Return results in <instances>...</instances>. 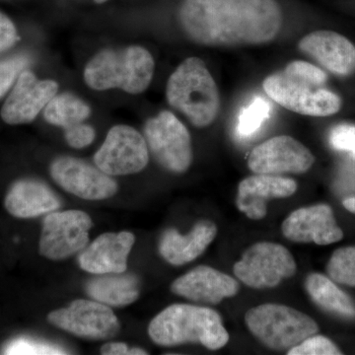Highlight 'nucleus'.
<instances>
[{"mask_svg": "<svg viewBox=\"0 0 355 355\" xmlns=\"http://www.w3.org/2000/svg\"><path fill=\"white\" fill-rule=\"evenodd\" d=\"M179 19L187 36L207 46L270 43L282 29L275 0H184Z\"/></svg>", "mask_w": 355, "mask_h": 355, "instance_id": "1", "label": "nucleus"}, {"mask_svg": "<svg viewBox=\"0 0 355 355\" xmlns=\"http://www.w3.org/2000/svg\"><path fill=\"white\" fill-rule=\"evenodd\" d=\"M327 79L326 72L316 65L295 60L266 77L263 88L268 97L289 111L328 116L340 111L342 101L335 93L324 89Z\"/></svg>", "mask_w": 355, "mask_h": 355, "instance_id": "2", "label": "nucleus"}, {"mask_svg": "<svg viewBox=\"0 0 355 355\" xmlns=\"http://www.w3.org/2000/svg\"><path fill=\"white\" fill-rule=\"evenodd\" d=\"M148 335L161 347L196 343L218 350L229 342L228 331L216 310L191 304H173L159 313L149 324Z\"/></svg>", "mask_w": 355, "mask_h": 355, "instance_id": "3", "label": "nucleus"}, {"mask_svg": "<svg viewBox=\"0 0 355 355\" xmlns=\"http://www.w3.org/2000/svg\"><path fill=\"white\" fill-rule=\"evenodd\" d=\"M166 97L173 108L197 128H207L216 120L220 95L207 65L198 58H188L168 79Z\"/></svg>", "mask_w": 355, "mask_h": 355, "instance_id": "4", "label": "nucleus"}, {"mask_svg": "<svg viewBox=\"0 0 355 355\" xmlns=\"http://www.w3.org/2000/svg\"><path fill=\"white\" fill-rule=\"evenodd\" d=\"M155 62L144 46H130L120 51L105 50L89 60L84 81L93 90L118 88L130 94L144 92L153 81Z\"/></svg>", "mask_w": 355, "mask_h": 355, "instance_id": "5", "label": "nucleus"}, {"mask_svg": "<svg viewBox=\"0 0 355 355\" xmlns=\"http://www.w3.org/2000/svg\"><path fill=\"white\" fill-rule=\"evenodd\" d=\"M245 323L259 342L277 352H288L319 331V326L308 315L288 306L275 303H266L248 310Z\"/></svg>", "mask_w": 355, "mask_h": 355, "instance_id": "6", "label": "nucleus"}, {"mask_svg": "<svg viewBox=\"0 0 355 355\" xmlns=\"http://www.w3.org/2000/svg\"><path fill=\"white\" fill-rule=\"evenodd\" d=\"M297 270L293 256L286 247L272 242H259L243 254L233 268L240 282L254 289L273 288Z\"/></svg>", "mask_w": 355, "mask_h": 355, "instance_id": "7", "label": "nucleus"}, {"mask_svg": "<svg viewBox=\"0 0 355 355\" xmlns=\"http://www.w3.org/2000/svg\"><path fill=\"white\" fill-rule=\"evenodd\" d=\"M148 150L168 171L186 172L193 162L191 135L183 123L169 111L149 119L144 125Z\"/></svg>", "mask_w": 355, "mask_h": 355, "instance_id": "8", "label": "nucleus"}, {"mask_svg": "<svg viewBox=\"0 0 355 355\" xmlns=\"http://www.w3.org/2000/svg\"><path fill=\"white\" fill-rule=\"evenodd\" d=\"M92 225L91 217L81 210H55L46 214L40 237V254L49 260L62 261L80 253L88 245Z\"/></svg>", "mask_w": 355, "mask_h": 355, "instance_id": "9", "label": "nucleus"}, {"mask_svg": "<svg viewBox=\"0 0 355 355\" xmlns=\"http://www.w3.org/2000/svg\"><path fill=\"white\" fill-rule=\"evenodd\" d=\"M146 140L130 125H114L94 156L95 165L110 176L137 174L148 164Z\"/></svg>", "mask_w": 355, "mask_h": 355, "instance_id": "10", "label": "nucleus"}, {"mask_svg": "<svg viewBox=\"0 0 355 355\" xmlns=\"http://www.w3.org/2000/svg\"><path fill=\"white\" fill-rule=\"evenodd\" d=\"M48 321L71 335L91 340H109L121 328L118 318L109 306L85 299H78L69 307L53 311Z\"/></svg>", "mask_w": 355, "mask_h": 355, "instance_id": "11", "label": "nucleus"}, {"mask_svg": "<svg viewBox=\"0 0 355 355\" xmlns=\"http://www.w3.org/2000/svg\"><path fill=\"white\" fill-rule=\"evenodd\" d=\"M315 162L312 153L289 135H279L254 147L248 157V167L254 174H303Z\"/></svg>", "mask_w": 355, "mask_h": 355, "instance_id": "12", "label": "nucleus"}, {"mask_svg": "<svg viewBox=\"0 0 355 355\" xmlns=\"http://www.w3.org/2000/svg\"><path fill=\"white\" fill-rule=\"evenodd\" d=\"M50 171L58 186L83 200H107L119 190L112 176L81 159L62 156L53 161Z\"/></svg>", "mask_w": 355, "mask_h": 355, "instance_id": "13", "label": "nucleus"}, {"mask_svg": "<svg viewBox=\"0 0 355 355\" xmlns=\"http://www.w3.org/2000/svg\"><path fill=\"white\" fill-rule=\"evenodd\" d=\"M58 92L55 80H39L33 72L24 70L2 106V120L8 125L31 123Z\"/></svg>", "mask_w": 355, "mask_h": 355, "instance_id": "14", "label": "nucleus"}, {"mask_svg": "<svg viewBox=\"0 0 355 355\" xmlns=\"http://www.w3.org/2000/svg\"><path fill=\"white\" fill-rule=\"evenodd\" d=\"M286 239L295 243H315L320 246L334 244L343 238L330 205H311L291 212L282 225Z\"/></svg>", "mask_w": 355, "mask_h": 355, "instance_id": "15", "label": "nucleus"}, {"mask_svg": "<svg viewBox=\"0 0 355 355\" xmlns=\"http://www.w3.org/2000/svg\"><path fill=\"white\" fill-rule=\"evenodd\" d=\"M240 291V284L226 273L209 266H198L171 286L176 295L200 304L217 305L224 299L232 298Z\"/></svg>", "mask_w": 355, "mask_h": 355, "instance_id": "16", "label": "nucleus"}, {"mask_svg": "<svg viewBox=\"0 0 355 355\" xmlns=\"http://www.w3.org/2000/svg\"><path fill=\"white\" fill-rule=\"evenodd\" d=\"M297 189V183L291 178L256 174L240 182L236 207L248 218L261 220L268 214L270 200L291 197Z\"/></svg>", "mask_w": 355, "mask_h": 355, "instance_id": "17", "label": "nucleus"}, {"mask_svg": "<svg viewBox=\"0 0 355 355\" xmlns=\"http://www.w3.org/2000/svg\"><path fill=\"white\" fill-rule=\"evenodd\" d=\"M135 242V235L128 231L105 233L80 252L79 266L85 272L94 275L125 272Z\"/></svg>", "mask_w": 355, "mask_h": 355, "instance_id": "18", "label": "nucleus"}, {"mask_svg": "<svg viewBox=\"0 0 355 355\" xmlns=\"http://www.w3.org/2000/svg\"><path fill=\"white\" fill-rule=\"evenodd\" d=\"M298 46L331 73L347 76L355 72V46L338 33H310L299 41Z\"/></svg>", "mask_w": 355, "mask_h": 355, "instance_id": "19", "label": "nucleus"}, {"mask_svg": "<svg viewBox=\"0 0 355 355\" xmlns=\"http://www.w3.org/2000/svg\"><path fill=\"white\" fill-rule=\"evenodd\" d=\"M217 231L216 223L210 220L198 221L187 235L168 229L159 243V253L173 266L186 265L205 253L216 239Z\"/></svg>", "mask_w": 355, "mask_h": 355, "instance_id": "20", "label": "nucleus"}, {"mask_svg": "<svg viewBox=\"0 0 355 355\" xmlns=\"http://www.w3.org/2000/svg\"><path fill=\"white\" fill-rule=\"evenodd\" d=\"M4 207L8 214L17 218H35L60 209V200L46 184L24 179L9 189Z\"/></svg>", "mask_w": 355, "mask_h": 355, "instance_id": "21", "label": "nucleus"}, {"mask_svg": "<svg viewBox=\"0 0 355 355\" xmlns=\"http://www.w3.org/2000/svg\"><path fill=\"white\" fill-rule=\"evenodd\" d=\"M91 279L86 292L93 300L111 307H123L139 297V280L135 275L108 273Z\"/></svg>", "mask_w": 355, "mask_h": 355, "instance_id": "22", "label": "nucleus"}, {"mask_svg": "<svg viewBox=\"0 0 355 355\" xmlns=\"http://www.w3.org/2000/svg\"><path fill=\"white\" fill-rule=\"evenodd\" d=\"M305 288L313 302L322 310L345 319H354V301L336 286L334 280L321 273H311L305 280Z\"/></svg>", "mask_w": 355, "mask_h": 355, "instance_id": "23", "label": "nucleus"}, {"mask_svg": "<svg viewBox=\"0 0 355 355\" xmlns=\"http://www.w3.org/2000/svg\"><path fill=\"white\" fill-rule=\"evenodd\" d=\"M87 103L71 93L57 94L44 110V120L51 125L64 128L83 123L91 114Z\"/></svg>", "mask_w": 355, "mask_h": 355, "instance_id": "24", "label": "nucleus"}, {"mask_svg": "<svg viewBox=\"0 0 355 355\" xmlns=\"http://www.w3.org/2000/svg\"><path fill=\"white\" fill-rule=\"evenodd\" d=\"M327 272L334 282L355 287V246L334 252L327 265Z\"/></svg>", "mask_w": 355, "mask_h": 355, "instance_id": "25", "label": "nucleus"}, {"mask_svg": "<svg viewBox=\"0 0 355 355\" xmlns=\"http://www.w3.org/2000/svg\"><path fill=\"white\" fill-rule=\"evenodd\" d=\"M270 105L266 99L256 97L242 110L238 118L237 132L241 137H250L258 132L270 118Z\"/></svg>", "mask_w": 355, "mask_h": 355, "instance_id": "26", "label": "nucleus"}, {"mask_svg": "<svg viewBox=\"0 0 355 355\" xmlns=\"http://www.w3.org/2000/svg\"><path fill=\"white\" fill-rule=\"evenodd\" d=\"M2 352L4 354H67L58 345L23 338L7 343Z\"/></svg>", "mask_w": 355, "mask_h": 355, "instance_id": "27", "label": "nucleus"}, {"mask_svg": "<svg viewBox=\"0 0 355 355\" xmlns=\"http://www.w3.org/2000/svg\"><path fill=\"white\" fill-rule=\"evenodd\" d=\"M288 355H340L343 352L324 336H311L287 352Z\"/></svg>", "mask_w": 355, "mask_h": 355, "instance_id": "28", "label": "nucleus"}, {"mask_svg": "<svg viewBox=\"0 0 355 355\" xmlns=\"http://www.w3.org/2000/svg\"><path fill=\"white\" fill-rule=\"evenodd\" d=\"M29 62L26 57L9 58L0 62V98L3 97L9 89L12 87Z\"/></svg>", "mask_w": 355, "mask_h": 355, "instance_id": "29", "label": "nucleus"}, {"mask_svg": "<svg viewBox=\"0 0 355 355\" xmlns=\"http://www.w3.org/2000/svg\"><path fill=\"white\" fill-rule=\"evenodd\" d=\"M64 137L69 146L81 149L92 144L96 137L94 128L86 123H79L64 128Z\"/></svg>", "mask_w": 355, "mask_h": 355, "instance_id": "30", "label": "nucleus"}, {"mask_svg": "<svg viewBox=\"0 0 355 355\" xmlns=\"http://www.w3.org/2000/svg\"><path fill=\"white\" fill-rule=\"evenodd\" d=\"M330 142L334 148L347 151L355 158V125H336L331 130Z\"/></svg>", "mask_w": 355, "mask_h": 355, "instance_id": "31", "label": "nucleus"}, {"mask_svg": "<svg viewBox=\"0 0 355 355\" xmlns=\"http://www.w3.org/2000/svg\"><path fill=\"white\" fill-rule=\"evenodd\" d=\"M18 40L17 30L12 21L0 12V53H3L16 44Z\"/></svg>", "mask_w": 355, "mask_h": 355, "instance_id": "32", "label": "nucleus"}, {"mask_svg": "<svg viewBox=\"0 0 355 355\" xmlns=\"http://www.w3.org/2000/svg\"><path fill=\"white\" fill-rule=\"evenodd\" d=\"M101 354L105 355H146L148 354L146 350L135 347L128 349V347L123 343H111L103 345Z\"/></svg>", "mask_w": 355, "mask_h": 355, "instance_id": "33", "label": "nucleus"}, {"mask_svg": "<svg viewBox=\"0 0 355 355\" xmlns=\"http://www.w3.org/2000/svg\"><path fill=\"white\" fill-rule=\"evenodd\" d=\"M343 205L345 209L349 210L352 214H355V197L349 198L347 200H343Z\"/></svg>", "mask_w": 355, "mask_h": 355, "instance_id": "34", "label": "nucleus"}, {"mask_svg": "<svg viewBox=\"0 0 355 355\" xmlns=\"http://www.w3.org/2000/svg\"><path fill=\"white\" fill-rule=\"evenodd\" d=\"M97 3H104V2L108 1V0H95Z\"/></svg>", "mask_w": 355, "mask_h": 355, "instance_id": "35", "label": "nucleus"}]
</instances>
